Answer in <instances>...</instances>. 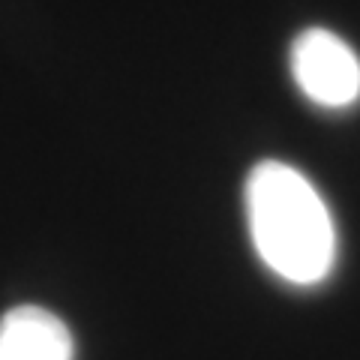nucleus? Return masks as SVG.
I'll use <instances>...</instances> for the list:
<instances>
[{
	"instance_id": "nucleus-1",
	"label": "nucleus",
	"mask_w": 360,
	"mask_h": 360,
	"mask_svg": "<svg viewBox=\"0 0 360 360\" xmlns=\"http://www.w3.org/2000/svg\"><path fill=\"white\" fill-rule=\"evenodd\" d=\"M246 219L258 258L291 285H319L336 262L330 210L295 165L264 160L246 177Z\"/></svg>"
},
{
	"instance_id": "nucleus-2",
	"label": "nucleus",
	"mask_w": 360,
	"mask_h": 360,
	"mask_svg": "<svg viewBox=\"0 0 360 360\" xmlns=\"http://www.w3.org/2000/svg\"><path fill=\"white\" fill-rule=\"evenodd\" d=\"M291 75L321 108H348L360 99V58L324 27H309L291 42Z\"/></svg>"
},
{
	"instance_id": "nucleus-3",
	"label": "nucleus",
	"mask_w": 360,
	"mask_h": 360,
	"mask_svg": "<svg viewBox=\"0 0 360 360\" xmlns=\"http://www.w3.org/2000/svg\"><path fill=\"white\" fill-rule=\"evenodd\" d=\"M0 360H75V342L51 309L15 307L0 319Z\"/></svg>"
}]
</instances>
